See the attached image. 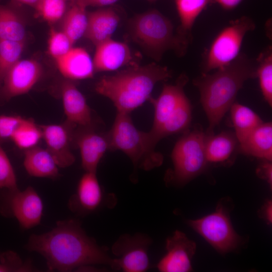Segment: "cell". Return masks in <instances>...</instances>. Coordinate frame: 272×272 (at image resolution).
I'll return each instance as SVG.
<instances>
[{"label": "cell", "mask_w": 272, "mask_h": 272, "mask_svg": "<svg viewBox=\"0 0 272 272\" xmlns=\"http://www.w3.org/2000/svg\"><path fill=\"white\" fill-rule=\"evenodd\" d=\"M67 123V125L52 124L40 126L46 149L60 168L69 167L75 161L71 149V128L75 125Z\"/></svg>", "instance_id": "14"}, {"label": "cell", "mask_w": 272, "mask_h": 272, "mask_svg": "<svg viewBox=\"0 0 272 272\" xmlns=\"http://www.w3.org/2000/svg\"><path fill=\"white\" fill-rule=\"evenodd\" d=\"M171 77L166 66L155 63L137 64L110 76H105L96 83V92L110 99L117 112L129 114L151 97L155 85Z\"/></svg>", "instance_id": "3"}, {"label": "cell", "mask_w": 272, "mask_h": 272, "mask_svg": "<svg viewBox=\"0 0 272 272\" xmlns=\"http://www.w3.org/2000/svg\"><path fill=\"white\" fill-rule=\"evenodd\" d=\"M19 3L31 6L35 9L40 0H15Z\"/></svg>", "instance_id": "41"}, {"label": "cell", "mask_w": 272, "mask_h": 272, "mask_svg": "<svg viewBox=\"0 0 272 272\" xmlns=\"http://www.w3.org/2000/svg\"><path fill=\"white\" fill-rule=\"evenodd\" d=\"M132 39L148 50L157 60L167 50L186 43L173 35L171 22L159 11L153 10L137 15L130 23Z\"/></svg>", "instance_id": "5"}, {"label": "cell", "mask_w": 272, "mask_h": 272, "mask_svg": "<svg viewBox=\"0 0 272 272\" xmlns=\"http://www.w3.org/2000/svg\"><path fill=\"white\" fill-rule=\"evenodd\" d=\"M31 269L30 265L23 263L15 252L7 251L0 253V272L27 271Z\"/></svg>", "instance_id": "35"}, {"label": "cell", "mask_w": 272, "mask_h": 272, "mask_svg": "<svg viewBox=\"0 0 272 272\" xmlns=\"http://www.w3.org/2000/svg\"><path fill=\"white\" fill-rule=\"evenodd\" d=\"M24 119L18 116L0 115V139H10Z\"/></svg>", "instance_id": "36"}, {"label": "cell", "mask_w": 272, "mask_h": 272, "mask_svg": "<svg viewBox=\"0 0 272 272\" xmlns=\"http://www.w3.org/2000/svg\"><path fill=\"white\" fill-rule=\"evenodd\" d=\"M86 9L75 2L61 19V31L74 44L84 36L86 32L88 23Z\"/></svg>", "instance_id": "27"}, {"label": "cell", "mask_w": 272, "mask_h": 272, "mask_svg": "<svg viewBox=\"0 0 272 272\" xmlns=\"http://www.w3.org/2000/svg\"><path fill=\"white\" fill-rule=\"evenodd\" d=\"M230 110L235 135L241 144L262 121L251 109L238 103H234Z\"/></svg>", "instance_id": "26"}, {"label": "cell", "mask_w": 272, "mask_h": 272, "mask_svg": "<svg viewBox=\"0 0 272 272\" xmlns=\"http://www.w3.org/2000/svg\"><path fill=\"white\" fill-rule=\"evenodd\" d=\"M55 61L59 72L67 80L91 78L95 73L93 61L83 48L73 47Z\"/></svg>", "instance_id": "19"}, {"label": "cell", "mask_w": 272, "mask_h": 272, "mask_svg": "<svg viewBox=\"0 0 272 272\" xmlns=\"http://www.w3.org/2000/svg\"><path fill=\"white\" fill-rule=\"evenodd\" d=\"M42 138L40 127L33 120L25 118L10 138L19 148L25 150L36 146Z\"/></svg>", "instance_id": "30"}, {"label": "cell", "mask_w": 272, "mask_h": 272, "mask_svg": "<svg viewBox=\"0 0 272 272\" xmlns=\"http://www.w3.org/2000/svg\"><path fill=\"white\" fill-rule=\"evenodd\" d=\"M0 188L10 192L19 190L16 174L12 164L0 144Z\"/></svg>", "instance_id": "34"}, {"label": "cell", "mask_w": 272, "mask_h": 272, "mask_svg": "<svg viewBox=\"0 0 272 272\" xmlns=\"http://www.w3.org/2000/svg\"><path fill=\"white\" fill-rule=\"evenodd\" d=\"M67 0H40L35 9L38 15L51 24L61 20L66 11Z\"/></svg>", "instance_id": "32"}, {"label": "cell", "mask_w": 272, "mask_h": 272, "mask_svg": "<svg viewBox=\"0 0 272 272\" xmlns=\"http://www.w3.org/2000/svg\"><path fill=\"white\" fill-rule=\"evenodd\" d=\"M262 217L269 223L272 222V202L267 201L264 205L262 210Z\"/></svg>", "instance_id": "40"}, {"label": "cell", "mask_w": 272, "mask_h": 272, "mask_svg": "<svg viewBox=\"0 0 272 272\" xmlns=\"http://www.w3.org/2000/svg\"><path fill=\"white\" fill-rule=\"evenodd\" d=\"M191 119V107L188 98H186L175 112L155 132H149L155 145L163 138L177 133L188 127Z\"/></svg>", "instance_id": "23"}, {"label": "cell", "mask_w": 272, "mask_h": 272, "mask_svg": "<svg viewBox=\"0 0 272 272\" xmlns=\"http://www.w3.org/2000/svg\"><path fill=\"white\" fill-rule=\"evenodd\" d=\"M25 24L21 15L13 8L0 5V39L25 41Z\"/></svg>", "instance_id": "25"}, {"label": "cell", "mask_w": 272, "mask_h": 272, "mask_svg": "<svg viewBox=\"0 0 272 272\" xmlns=\"http://www.w3.org/2000/svg\"><path fill=\"white\" fill-rule=\"evenodd\" d=\"M105 194L96 176V172H86L80 179L76 194L72 198V210L86 214L104 204Z\"/></svg>", "instance_id": "18"}, {"label": "cell", "mask_w": 272, "mask_h": 272, "mask_svg": "<svg viewBox=\"0 0 272 272\" xmlns=\"http://www.w3.org/2000/svg\"><path fill=\"white\" fill-rule=\"evenodd\" d=\"M26 248L41 254L49 271H70L93 264L111 266L113 260L106 247L88 236L74 219L58 221L51 230L31 235Z\"/></svg>", "instance_id": "1"}, {"label": "cell", "mask_w": 272, "mask_h": 272, "mask_svg": "<svg viewBox=\"0 0 272 272\" xmlns=\"http://www.w3.org/2000/svg\"><path fill=\"white\" fill-rule=\"evenodd\" d=\"M246 155L271 161L272 159V124L263 122L240 144Z\"/></svg>", "instance_id": "22"}, {"label": "cell", "mask_w": 272, "mask_h": 272, "mask_svg": "<svg viewBox=\"0 0 272 272\" xmlns=\"http://www.w3.org/2000/svg\"><path fill=\"white\" fill-rule=\"evenodd\" d=\"M206 138V133L196 125L177 142L171 154L173 169L166 177L168 182L184 184L204 170L208 163Z\"/></svg>", "instance_id": "6"}, {"label": "cell", "mask_w": 272, "mask_h": 272, "mask_svg": "<svg viewBox=\"0 0 272 272\" xmlns=\"http://www.w3.org/2000/svg\"><path fill=\"white\" fill-rule=\"evenodd\" d=\"M256 77L258 78L262 95L269 104L272 105V52L269 47L259 55L256 59Z\"/></svg>", "instance_id": "29"}, {"label": "cell", "mask_w": 272, "mask_h": 272, "mask_svg": "<svg viewBox=\"0 0 272 272\" xmlns=\"http://www.w3.org/2000/svg\"><path fill=\"white\" fill-rule=\"evenodd\" d=\"M167 253L157 264L161 272H187L192 270L191 259L196 250L195 242L176 230L167 239Z\"/></svg>", "instance_id": "11"}, {"label": "cell", "mask_w": 272, "mask_h": 272, "mask_svg": "<svg viewBox=\"0 0 272 272\" xmlns=\"http://www.w3.org/2000/svg\"><path fill=\"white\" fill-rule=\"evenodd\" d=\"M88 14L84 36L95 46L111 39L119 22V17L111 8L99 9Z\"/></svg>", "instance_id": "20"}, {"label": "cell", "mask_w": 272, "mask_h": 272, "mask_svg": "<svg viewBox=\"0 0 272 272\" xmlns=\"http://www.w3.org/2000/svg\"><path fill=\"white\" fill-rule=\"evenodd\" d=\"M24 166L31 176L54 178L59 175L58 166L46 149L35 146L25 150Z\"/></svg>", "instance_id": "21"}, {"label": "cell", "mask_w": 272, "mask_h": 272, "mask_svg": "<svg viewBox=\"0 0 272 272\" xmlns=\"http://www.w3.org/2000/svg\"><path fill=\"white\" fill-rule=\"evenodd\" d=\"M118 0H75V2L86 9L88 7H103L112 5Z\"/></svg>", "instance_id": "38"}, {"label": "cell", "mask_w": 272, "mask_h": 272, "mask_svg": "<svg viewBox=\"0 0 272 272\" xmlns=\"http://www.w3.org/2000/svg\"><path fill=\"white\" fill-rule=\"evenodd\" d=\"M74 43L61 30L53 28L50 30L48 40V51L54 60L66 54L73 47Z\"/></svg>", "instance_id": "33"}, {"label": "cell", "mask_w": 272, "mask_h": 272, "mask_svg": "<svg viewBox=\"0 0 272 272\" xmlns=\"http://www.w3.org/2000/svg\"><path fill=\"white\" fill-rule=\"evenodd\" d=\"M10 207L20 226L28 229L40 224L43 215L42 200L31 186L10 192Z\"/></svg>", "instance_id": "13"}, {"label": "cell", "mask_w": 272, "mask_h": 272, "mask_svg": "<svg viewBox=\"0 0 272 272\" xmlns=\"http://www.w3.org/2000/svg\"></svg>", "instance_id": "43"}, {"label": "cell", "mask_w": 272, "mask_h": 272, "mask_svg": "<svg viewBox=\"0 0 272 272\" xmlns=\"http://www.w3.org/2000/svg\"><path fill=\"white\" fill-rule=\"evenodd\" d=\"M60 93L67 122L80 127L92 126L91 109L73 81H63L60 86Z\"/></svg>", "instance_id": "16"}, {"label": "cell", "mask_w": 272, "mask_h": 272, "mask_svg": "<svg viewBox=\"0 0 272 272\" xmlns=\"http://www.w3.org/2000/svg\"><path fill=\"white\" fill-rule=\"evenodd\" d=\"M43 74L41 63L35 59H20L10 70L1 86L6 99L28 92L39 81Z\"/></svg>", "instance_id": "10"}, {"label": "cell", "mask_w": 272, "mask_h": 272, "mask_svg": "<svg viewBox=\"0 0 272 272\" xmlns=\"http://www.w3.org/2000/svg\"><path fill=\"white\" fill-rule=\"evenodd\" d=\"M237 141L235 134L229 131L217 135L207 134L206 154L208 162L220 163L228 160L233 153Z\"/></svg>", "instance_id": "24"}, {"label": "cell", "mask_w": 272, "mask_h": 272, "mask_svg": "<svg viewBox=\"0 0 272 272\" xmlns=\"http://www.w3.org/2000/svg\"><path fill=\"white\" fill-rule=\"evenodd\" d=\"M93 59L95 72H110L132 63L130 49L125 43L108 39L96 46Z\"/></svg>", "instance_id": "17"}, {"label": "cell", "mask_w": 272, "mask_h": 272, "mask_svg": "<svg viewBox=\"0 0 272 272\" xmlns=\"http://www.w3.org/2000/svg\"><path fill=\"white\" fill-rule=\"evenodd\" d=\"M80 128L75 141L80 151L82 167L86 172H96L100 161L110 149L108 133L96 131L92 126Z\"/></svg>", "instance_id": "12"}, {"label": "cell", "mask_w": 272, "mask_h": 272, "mask_svg": "<svg viewBox=\"0 0 272 272\" xmlns=\"http://www.w3.org/2000/svg\"><path fill=\"white\" fill-rule=\"evenodd\" d=\"M25 42L0 39V87L8 72L21 59Z\"/></svg>", "instance_id": "31"}, {"label": "cell", "mask_w": 272, "mask_h": 272, "mask_svg": "<svg viewBox=\"0 0 272 272\" xmlns=\"http://www.w3.org/2000/svg\"><path fill=\"white\" fill-rule=\"evenodd\" d=\"M151 239L147 235H122L113 244L112 251L116 256L111 267L126 272H145L150 267L148 249Z\"/></svg>", "instance_id": "9"}, {"label": "cell", "mask_w": 272, "mask_h": 272, "mask_svg": "<svg viewBox=\"0 0 272 272\" xmlns=\"http://www.w3.org/2000/svg\"><path fill=\"white\" fill-rule=\"evenodd\" d=\"M255 27L254 22L246 16L230 22L215 37L208 50L203 73L223 67L235 59L239 54L245 35Z\"/></svg>", "instance_id": "7"}, {"label": "cell", "mask_w": 272, "mask_h": 272, "mask_svg": "<svg viewBox=\"0 0 272 272\" xmlns=\"http://www.w3.org/2000/svg\"><path fill=\"white\" fill-rule=\"evenodd\" d=\"M256 60L239 54L215 73H203L194 80L193 83L199 91L201 103L209 121L207 135L213 134V129L230 109L244 82L256 77Z\"/></svg>", "instance_id": "2"}, {"label": "cell", "mask_w": 272, "mask_h": 272, "mask_svg": "<svg viewBox=\"0 0 272 272\" xmlns=\"http://www.w3.org/2000/svg\"><path fill=\"white\" fill-rule=\"evenodd\" d=\"M257 176L264 180L271 186L272 184V165L270 161H266L261 164L256 170Z\"/></svg>", "instance_id": "37"}, {"label": "cell", "mask_w": 272, "mask_h": 272, "mask_svg": "<svg viewBox=\"0 0 272 272\" xmlns=\"http://www.w3.org/2000/svg\"><path fill=\"white\" fill-rule=\"evenodd\" d=\"M190 226L222 253L236 248L240 241L227 210L220 205L216 211L201 218L190 220Z\"/></svg>", "instance_id": "8"}, {"label": "cell", "mask_w": 272, "mask_h": 272, "mask_svg": "<svg viewBox=\"0 0 272 272\" xmlns=\"http://www.w3.org/2000/svg\"><path fill=\"white\" fill-rule=\"evenodd\" d=\"M226 10H231L237 7L242 0H213Z\"/></svg>", "instance_id": "39"}, {"label": "cell", "mask_w": 272, "mask_h": 272, "mask_svg": "<svg viewBox=\"0 0 272 272\" xmlns=\"http://www.w3.org/2000/svg\"><path fill=\"white\" fill-rule=\"evenodd\" d=\"M108 136L111 151L120 150L131 161L134 170L146 171L162 165L163 155L155 151L156 145L148 132L138 129L129 114L117 112Z\"/></svg>", "instance_id": "4"}, {"label": "cell", "mask_w": 272, "mask_h": 272, "mask_svg": "<svg viewBox=\"0 0 272 272\" xmlns=\"http://www.w3.org/2000/svg\"><path fill=\"white\" fill-rule=\"evenodd\" d=\"M187 81V76L182 75L175 84L164 85L157 98H150L149 100L154 107V121L152 128L149 131L150 132L157 130L187 98L184 92V87Z\"/></svg>", "instance_id": "15"}, {"label": "cell", "mask_w": 272, "mask_h": 272, "mask_svg": "<svg viewBox=\"0 0 272 272\" xmlns=\"http://www.w3.org/2000/svg\"><path fill=\"white\" fill-rule=\"evenodd\" d=\"M148 1H155L156 0H148Z\"/></svg>", "instance_id": "42"}, {"label": "cell", "mask_w": 272, "mask_h": 272, "mask_svg": "<svg viewBox=\"0 0 272 272\" xmlns=\"http://www.w3.org/2000/svg\"><path fill=\"white\" fill-rule=\"evenodd\" d=\"M181 24V32L189 33L194 23L206 7L213 0H175Z\"/></svg>", "instance_id": "28"}]
</instances>
